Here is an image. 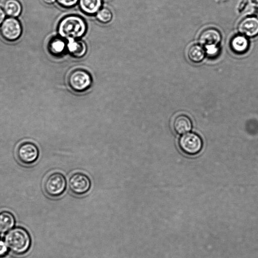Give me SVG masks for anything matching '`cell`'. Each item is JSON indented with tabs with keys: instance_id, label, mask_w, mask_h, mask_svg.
Instances as JSON below:
<instances>
[{
	"instance_id": "cell-22",
	"label": "cell",
	"mask_w": 258,
	"mask_h": 258,
	"mask_svg": "<svg viewBox=\"0 0 258 258\" xmlns=\"http://www.w3.org/2000/svg\"><path fill=\"white\" fill-rule=\"evenodd\" d=\"M6 13L4 10L0 7V25H2L5 20Z\"/></svg>"
},
{
	"instance_id": "cell-15",
	"label": "cell",
	"mask_w": 258,
	"mask_h": 258,
	"mask_svg": "<svg viewBox=\"0 0 258 258\" xmlns=\"http://www.w3.org/2000/svg\"><path fill=\"white\" fill-rule=\"evenodd\" d=\"M80 8L83 12L87 14L97 13L102 5V0H79Z\"/></svg>"
},
{
	"instance_id": "cell-23",
	"label": "cell",
	"mask_w": 258,
	"mask_h": 258,
	"mask_svg": "<svg viewBox=\"0 0 258 258\" xmlns=\"http://www.w3.org/2000/svg\"><path fill=\"white\" fill-rule=\"evenodd\" d=\"M56 0H43V1L47 4H53Z\"/></svg>"
},
{
	"instance_id": "cell-19",
	"label": "cell",
	"mask_w": 258,
	"mask_h": 258,
	"mask_svg": "<svg viewBox=\"0 0 258 258\" xmlns=\"http://www.w3.org/2000/svg\"><path fill=\"white\" fill-rule=\"evenodd\" d=\"M96 17L100 22L107 23L111 20L112 14L109 9L107 8H103L97 13Z\"/></svg>"
},
{
	"instance_id": "cell-5",
	"label": "cell",
	"mask_w": 258,
	"mask_h": 258,
	"mask_svg": "<svg viewBox=\"0 0 258 258\" xmlns=\"http://www.w3.org/2000/svg\"><path fill=\"white\" fill-rule=\"evenodd\" d=\"M181 150L188 155H195L202 149L203 141L200 137L194 133H187L181 136L178 141Z\"/></svg>"
},
{
	"instance_id": "cell-20",
	"label": "cell",
	"mask_w": 258,
	"mask_h": 258,
	"mask_svg": "<svg viewBox=\"0 0 258 258\" xmlns=\"http://www.w3.org/2000/svg\"><path fill=\"white\" fill-rule=\"evenodd\" d=\"M57 3L66 8L72 7L77 4L79 0H56Z\"/></svg>"
},
{
	"instance_id": "cell-8",
	"label": "cell",
	"mask_w": 258,
	"mask_h": 258,
	"mask_svg": "<svg viewBox=\"0 0 258 258\" xmlns=\"http://www.w3.org/2000/svg\"><path fill=\"white\" fill-rule=\"evenodd\" d=\"M91 78L85 71L77 70L70 75L69 82L71 87L75 91L82 92L87 89L91 84Z\"/></svg>"
},
{
	"instance_id": "cell-1",
	"label": "cell",
	"mask_w": 258,
	"mask_h": 258,
	"mask_svg": "<svg viewBox=\"0 0 258 258\" xmlns=\"http://www.w3.org/2000/svg\"><path fill=\"white\" fill-rule=\"evenodd\" d=\"M59 35L68 40L82 37L86 32V25L84 20L77 16H70L63 19L58 28Z\"/></svg>"
},
{
	"instance_id": "cell-2",
	"label": "cell",
	"mask_w": 258,
	"mask_h": 258,
	"mask_svg": "<svg viewBox=\"0 0 258 258\" xmlns=\"http://www.w3.org/2000/svg\"><path fill=\"white\" fill-rule=\"evenodd\" d=\"M5 242L7 245L14 252L22 254L28 250L31 240L26 230L17 227L8 233L5 237Z\"/></svg>"
},
{
	"instance_id": "cell-9",
	"label": "cell",
	"mask_w": 258,
	"mask_h": 258,
	"mask_svg": "<svg viewBox=\"0 0 258 258\" xmlns=\"http://www.w3.org/2000/svg\"><path fill=\"white\" fill-rule=\"evenodd\" d=\"M221 39L220 32L217 29L209 27L204 29L200 33L199 41L207 49L217 48Z\"/></svg>"
},
{
	"instance_id": "cell-18",
	"label": "cell",
	"mask_w": 258,
	"mask_h": 258,
	"mask_svg": "<svg viewBox=\"0 0 258 258\" xmlns=\"http://www.w3.org/2000/svg\"><path fill=\"white\" fill-rule=\"evenodd\" d=\"M65 47L66 43L60 38H53L48 43L49 52L54 55L61 54L63 52Z\"/></svg>"
},
{
	"instance_id": "cell-11",
	"label": "cell",
	"mask_w": 258,
	"mask_h": 258,
	"mask_svg": "<svg viewBox=\"0 0 258 258\" xmlns=\"http://www.w3.org/2000/svg\"><path fill=\"white\" fill-rule=\"evenodd\" d=\"M173 127L176 133L183 135L189 132L192 128L190 119L184 114L177 116L173 121Z\"/></svg>"
},
{
	"instance_id": "cell-16",
	"label": "cell",
	"mask_w": 258,
	"mask_h": 258,
	"mask_svg": "<svg viewBox=\"0 0 258 258\" xmlns=\"http://www.w3.org/2000/svg\"><path fill=\"white\" fill-rule=\"evenodd\" d=\"M187 55L191 61L199 63L204 59L205 52L201 45L194 44L188 47Z\"/></svg>"
},
{
	"instance_id": "cell-17",
	"label": "cell",
	"mask_w": 258,
	"mask_h": 258,
	"mask_svg": "<svg viewBox=\"0 0 258 258\" xmlns=\"http://www.w3.org/2000/svg\"><path fill=\"white\" fill-rule=\"evenodd\" d=\"M15 218L9 212H0V232H6L11 229L14 225Z\"/></svg>"
},
{
	"instance_id": "cell-13",
	"label": "cell",
	"mask_w": 258,
	"mask_h": 258,
	"mask_svg": "<svg viewBox=\"0 0 258 258\" xmlns=\"http://www.w3.org/2000/svg\"><path fill=\"white\" fill-rule=\"evenodd\" d=\"M3 8L6 14L13 18L19 16L22 10L21 4L18 0H5Z\"/></svg>"
},
{
	"instance_id": "cell-7",
	"label": "cell",
	"mask_w": 258,
	"mask_h": 258,
	"mask_svg": "<svg viewBox=\"0 0 258 258\" xmlns=\"http://www.w3.org/2000/svg\"><path fill=\"white\" fill-rule=\"evenodd\" d=\"M0 32L5 39L14 41L21 36L22 28L20 22L17 19L10 17L6 19L2 24Z\"/></svg>"
},
{
	"instance_id": "cell-4",
	"label": "cell",
	"mask_w": 258,
	"mask_h": 258,
	"mask_svg": "<svg viewBox=\"0 0 258 258\" xmlns=\"http://www.w3.org/2000/svg\"><path fill=\"white\" fill-rule=\"evenodd\" d=\"M15 153L18 161L25 165L35 163L39 157V150L37 145L30 141L20 143L16 148Z\"/></svg>"
},
{
	"instance_id": "cell-10",
	"label": "cell",
	"mask_w": 258,
	"mask_h": 258,
	"mask_svg": "<svg viewBox=\"0 0 258 258\" xmlns=\"http://www.w3.org/2000/svg\"><path fill=\"white\" fill-rule=\"evenodd\" d=\"M239 31L244 36L254 37L258 35V18L253 16L243 18L238 27Z\"/></svg>"
},
{
	"instance_id": "cell-14",
	"label": "cell",
	"mask_w": 258,
	"mask_h": 258,
	"mask_svg": "<svg viewBox=\"0 0 258 258\" xmlns=\"http://www.w3.org/2000/svg\"><path fill=\"white\" fill-rule=\"evenodd\" d=\"M230 45L233 51L237 53L241 54L247 51L249 43L245 36L236 35L232 39Z\"/></svg>"
},
{
	"instance_id": "cell-21",
	"label": "cell",
	"mask_w": 258,
	"mask_h": 258,
	"mask_svg": "<svg viewBox=\"0 0 258 258\" xmlns=\"http://www.w3.org/2000/svg\"><path fill=\"white\" fill-rule=\"evenodd\" d=\"M8 252L7 245L5 242L0 240V257L5 256Z\"/></svg>"
},
{
	"instance_id": "cell-3",
	"label": "cell",
	"mask_w": 258,
	"mask_h": 258,
	"mask_svg": "<svg viewBox=\"0 0 258 258\" xmlns=\"http://www.w3.org/2000/svg\"><path fill=\"white\" fill-rule=\"evenodd\" d=\"M66 186V178L59 172H53L48 174L43 184L45 193L51 197L61 196L65 191Z\"/></svg>"
},
{
	"instance_id": "cell-6",
	"label": "cell",
	"mask_w": 258,
	"mask_h": 258,
	"mask_svg": "<svg viewBox=\"0 0 258 258\" xmlns=\"http://www.w3.org/2000/svg\"><path fill=\"white\" fill-rule=\"evenodd\" d=\"M69 186L70 190L75 195L81 196L88 192L91 186L90 178L85 174L77 172L69 178Z\"/></svg>"
},
{
	"instance_id": "cell-12",
	"label": "cell",
	"mask_w": 258,
	"mask_h": 258,
	"mask_svg": "<svg viewBox=\"0 0 258 258\" xmlns=\"http://www.w3.org/2000/svg\"><path fill=\"white\" fill-rule=\"evenodd\" d=\"M67 45L70 53L75 57H81L86 53V45L83 41L71 39Z\"/></svg>"
}]
</instances>
